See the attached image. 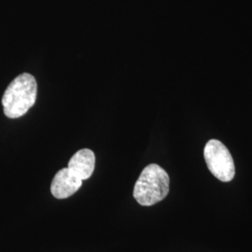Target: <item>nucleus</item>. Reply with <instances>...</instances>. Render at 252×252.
<instances>
[{
  "instance_id": "nucleus-1",
  "label": "nucleus",
  "mask_w": 252,
  "mask_h": 252,
  "mask_svg": "<svg viewBox=\"0 0 252 252\" xmlns=\"http://www.w3.org/2000/svg\"><path fill=\"white\" fill-rule=\"evenodd\" d=\"M37 93L36 79L23 73L11 81L2 97L4 113L9 119L24 116L35 104Z\"/></svg>"
},
{
  "instance_id": "nucleus-2",
  "label": "nucleus",
  "mask_w": 252,
  "mask_h": 252,
  "mask_svg": "<svg viewBox=\"0 0 252 252\" xmlns=\"http://www.w3.org/2000/svg\"><path fill=\"white\" fill-rule=\"evenodd\" d=\"M169 176L160 165L146 166L136 180L134 197L143 207H151L166 197L169 192Z\"/></svg>"
},
{
  "instance_id": "nucleus-3",
  "label": "nucleus",
  "mask_w": 252,
  "mask_h": 252,
  "mask_svg": "<svg viewBox=\"0 0 252 252\" xmlns=\"http://www.w3.org/2000/svg\"><path fill=\"white\" fill-rule=\"evenodd\" d=\"M204 156L209 171L218 180L229 182L234 179V159L225 145L217 139L209 140L204 149Z\"/></svg>"
},
{
  "instance_id": "nucleus-4",
  "label": "nucleus",
  "mask_w": 252,
  "mask_h": 252,
  "mask_svg": "<svg viewBox=\"0 0 252 252\" xmlns=\"http://www.w3.org/2000/svg\"><path fill=\"white\" fill-rule=\"evenodd\" d=\"M81 185L82 180L65 167L55 174L52 181L51 191L55 198H68L80 189Z\"/></svg>"
},
{
  "instance_id": "nucleus-5",
  "label": "nucleus",
  "mask_w": 252,
  "mask_h": 252,
  "mask_svg": "<svg viewBox=\"0 0 252 252\" xmlns=\"http://www.w3.org/2000/svg\"><path fill=\"white\" fill-rule=\"evenodd\" d=\"M95 166V155L89 149L77 152L69 160L67 168L82 181L90 179Z\"/></svg>"
}]
</instances>
